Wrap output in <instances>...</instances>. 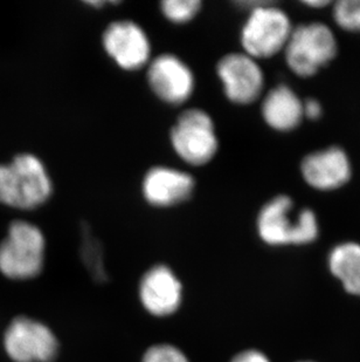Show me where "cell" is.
I'll use <instances>...</instances> for the list:
<instances>
[{
	"label": "cell",
	"mask_w": 360,
	"mask_h": 362,
	"mask_svg": "<svg viewBox=\"0 0 360 362\" xmlns=\"http://www.w3.org/2000/svg\"><path fill=\"white\" fill-rule=\"evenodd\" d=\"M53 190L51 174L37 155L21 153L0 163V204L31 211L46 204Z\"/></svg>",
	"instance_id": "cell-1"
},
{
	"label": "cell",
	"mask_w": 360,
	"mask_h": 362,
	"mask_svg": "<svg viewBox=\"0 0 360 362\" xmlns=\"http://www.w3.org/2000/svg\"><path fill=\"white\" fill-rule=\"evenodd\" d=\"M47 240L44 231L30 221L10 223L0 242V274L7 281H35L46 265Z\"/></svg>",
	"instance_id": "cell-2"
},
{
	"label": "cell",
	"mask_w": 360,
	"mask_h": 362,
	"mask_svg": "<svg viewBox=\"0 0 360 362\" xmlns=\"http://www.w3.org/2000/svg\"><path fill=\"white\" fill-rule=\"evenodd\" d=\"M256 231L267 245H304L317 240L320 224L311 209H302L295 214L294 201L289 196L280 195L267 202L258 211Z\"/></svg>",
	"instance_id": "cell-3"
},
{
	"label": "cell",
	"mask_w": 360,
	"mask_h": 362,
	"mask_svg": "<svg viewBox=\"0 0 360 362\" xmlns=\"http://www.w3.org/2000/svg\"><path fill=\"white\" fill-rule=\"evenodd\" d=\"M236 5L248 11L240 31L244 53L258 62L284 51L294 30L284 11L270 1H238Z\"/></svg>",
	"instance_id": "cell-4"
},
{
	"label": "cell",
	"mask_w": 360,
	"mask_h": 362,
	"mask_svg": "<svg viewBox=\"0 0 360 362\" xmlns=\"http://www.w3.org/2000/svg\"><path fill=\"white\" fill-rule=\"evenodd\" d=\"M1 342L11 362H55L61 352V342L54 329L31 315L11 319Z\"/></svg>",
	"instance_id": "cell-5"
},
{
	"label": "cell",
	"mask_w": 360,
	"mask_h": 362,
	"mask_svg": "<svg viewBox=\"0 0 360 362\" xmlns=\"http://www.w3.org/2000/svg\"><path fill=\"white\" fill-rule=\"evenodd\" d=\"M174 154L191 167H204L217 156L219 137L211 114L201 108H187L170 129Z\"/></svg>",
	"instance_id": "cell-6"
},
{
	"label": "cell",
	"mask_w": 360,
	"mask_h": 362,
	"mask_svg": "<svg viewBox=\"0 0 360 362\" xmlns=\"http://www.w3.org/2000/svg\"><path fill=\"white\" fill-rule=\"evenodd\" d=\"M283 52L292 73L310 78L336 58L338 42L329 26L309 23L294 28Z\"/></svg>",
	"instance_id": "cell-7"
},
{
	"label": "cell",
	"mask_w": 360,
	"mask_h": 362,
	"mask_svg": "<svg viewBox=\"0 0 360 362\" xmlns=\"http://www.w3.org/2000/svg\"><path fill=\"white\" fill-rule=\"evenodd\" d=\"M137 298L140 308L150 317L172 318L183 308V281L170 265L153 264L140 276L137 284Z\"/></svg>",
	"instance_id": "cell-8"
},
{
	"label": "cell",
	"mask_w": 360,
	"mask_h": 362,
	"mask_svg": "<svg viewBox=\"0 0 360 362\" xmlns=\"http://www.w3.org/2000/svg\"><path fill=\"white\" fill-rule=\"evenodd\" d=\"M145 69L150 90L165 105L181 106L193 95L196 76L179 55L170 52L156 55Z\"/></svg>",
	"instance_id": "cell-9"
},
{
	"label": "cell",
	"mask_w": 360,
	"mask_h": 362,
	"mask_svg": "<svg viewBox=\"0 0 360 362\" xmlns=\"http://www.w3.org/2000/svg\"><path fill=\"white\" fill-rule=\"evenodd\" d=\"M101 41L109 58L126 72L145 69L152 59L149 35L131 19H119L107 25Z\"/></svg>",
	"instance_id": "cell-10"
},
{
	"label": "cell",
	"mask_w": 360,
	"mask_h": 362,
	"mask_svg": "<svg viewBox=\"0 0 360 362\" xmlns=\"http://www.w3.org/2000/svg\"><path fill=\"white\" fill-rule=\"evenodd\" d=\"M215 69L224 96L232 103L247 106L261 98L265 73L252 57L244 52L227 53L219 59Z\"/></svg>",
	"instance_id": "cell-11"
},
{
	"label": "cell",
	"mask_w": 360,
	"mask_h": 362,
	"mask_svg": "<svg viewBox=\"0 0 360 362\" xmlns=\"http://www.w3.org/2000/svg\"><path fill=\"white\" fill-rule=\"evenodd\" d=\"M193 175L170 165L149 168L140 185L144 201L153 208H174L186 203L196 192Z\"/></svg>",
	"instance_id": "cell-12"
},
{
	"label": "cell",
	"mask_w": 360,
	"mask_h": 362,
	"mask_svg": "<svg viewBox=\"0 0 360 362\" xmlns=\"http://www.w3.org/2000/svg\"><path fill=\"white\" fill-rule=\"evenodd\" d=\"M303 180L320 192L337 190L347 185L352 176V164L347 151L338 146L306 155L301 163Z\"/></svg>",
	"instance_id": "cell-13"
},
{
	"label": "cell",
	"mask_w": 360,
	"mask_h": 362,
	"mask_svg": "<svg viewBox=\"0 0 360 362\" xmlns=\"http://www.w3.org/2000/svg\"><path fill=\"white\" fill-rule=\"evenodd\" d=\"M262 117L276 132H292L302 123L303 101L287 85L270 89L262 100Z\"/></svg>",
	"instance_id": "cell-14"
},
{
	"label": "cell",
	"mask_w": 360,
	"mask_h": 362,
	"mask_svg": "<svg viewBox=\"0 0 360 362\" xmlns=\"http://www.w3.org/2000/svg\"><path fill=\"white\" fill-rule=\"evenodd\" d=\"M331 274L349 293L360 297V244L347 242L335 246L329 255Z\"/></svg>",
	"instance_id": "cell-15"
},
{
	"label": "cell",
	"mask_w": 360,
	"mask_h": 362,
	"mask_svg": "<svg viewBox=\"0 0 360 362\" xmlns=\"http://www.w3.org/2000/svg\"><path fill=\"white\" fill-rule=\"evenodd\" d=\"M81 257L85 269L97 283L108 281V271L104 259V250L97 237L92 235L88 226H82Z\"/></svg>",
	"instance_id": "cell-16"
},
{
	"label": "cell",
	"mask_w": 360,
	"mask_h": 362,
	"mask_svg": "<svg viewBox=\"0 0 360 362\" xmlns=\"http://www.w3.org/2000/svg\"><path fill=\"white\" fill-rule=\"evenodd\" d=\"M203 8L201 0H164L160 3V13L172 24L184 25L198 17Z\"/></svg>",
	"instance_id": "cell-17"
},
{
	"label": "cell",
	"mask_w": 360,
	"mask_h": 362,
	"mask_svg": "<svg viewBox=\"0 0 360 362\" xmlns=\"http://www.w3.org/2000/svg\"><path fill=\"white\" fill-rule=\"evenodd\" d=\"M140 362H192L179 346L172 342H156L144 349Z\"/></svg>",
	"instance_id": "cell-18"
},
{
	"label": "cell",
	"mask_w": 360,
	"mask_h": 362,
	"mask_svg": "<svg viewBox=\"0 0 360 362\" xmlns=\"http://www.w3.org/2000/svg\"><path fill=\"white\" fill-rule=\"evenodd\" d=\"M332 13L342 30L360 32V0H340L333 5Z\"/></svg>",
	"instance_id": "cell-19"
},
{
	"label": "cell",
	"mask_w": 360,
	"mask_h": 362,
	"mask_svg": "<svg viewBox=\"0 0 360 362\" xmlns=\"http://www.w3.org/2000/svg\"><path fill=\"white\" fill-rule=\"evenodd\" d=\"M229 362H270V360L261 351L251 349L236 353Z\"/></svg>",
	"instance_id": "cell-20"
},
{
	"label": "cell",
	"mask_w": 360,
	"mask_h": 362,
	"mask_svg": "<svg viewBox=\"0 0 360 362\" xmlns=\"http://www.w3.org/2000/svg\"><path fill=\"white\" fill-rule=\"evenodd\" d=\"M323 108L322 105L315 99H308L303 101V115L309 120H318L322 117Z\"/></svg>",
	"instance_id": "cell-21"
},
{
	"label": "cell",
	"mask_w": 360,
	"mask_h": 362,
	"mask_svg": "<svg viewBox=\"0 0 360 362\" xmlns=\"http://www.w3.org/2000/svg\"><path fill=\"white\" fill-rule=\"evenodd\" d=\"M304 5L309 7H313V8H322V7H325L329 5V1H326V0H310V1H303Z\"/></svg>",
	"instance_id": "cell-22"
},
{
	"label": "cell",
	"mask_w": 360,
	"mask_h": 362,
	"mask_svg": "<svg viewBox=\"0 0 360 362\" xmlns=\"http://www.w3.org/2000/svg\"><path fill=\"white\" fill-rule=\"evenodd\" d=\"M303 362H310V361H303Z\"/></svg>",
	"instance_id": "cell-23"
}]
</instances>
